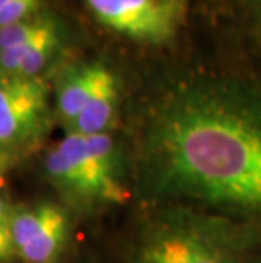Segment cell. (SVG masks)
Instances as JSON below:
<instances>
[{
  "label": "cell",
  "mask_w": 261,
  "mask_h": 263,
  "mask_svg": "<svg viewBox=\"0 0 261 263\" xmlns=\"http://www.w3.org/2000/svg\"><path fill=\"white\" fill-rule=\"evenodd\" d=\"M149 158L168 195L261 219V95L190 85L153 121Z\"/></svg>",
  "instance_id": "cell-1"
},
{
  "label": "cell",
  "mask_w": 261,
  "mask_h": 263,
  "mask_svg": "<svg viewBox=\"0 0 261 263\" xmlns=\"http://www.w3.org/2000/svg\"><path fill=\"white\" fill-rule=\"evenodd\" d=\"M44 175L61 195L80 205L122 204L129 197L110 134L66 133L46 151Z\"/></svg>",
  "instance_id": "cell-2"
},
{
  "label": "cell",
  "mask_w": 261,
  "mask_h": 263,
  "mask_svg": "<svg viewBox=\"0 0 261 263\" xmlns=\"http://www.w3.org/2000/svg\"><path fill=\"white\" fill-rule=\"evenodd\" d=\"M236 234L197 214H173L151 228L136 263H244Z\"/></svg>",
  "instance_id": "cell-3"
},
{
  "label": "cell",
  "mask_w": 261,
  "mask_h": 263,
  "mask_svg": "<svg viewBox=\"0 0 261 263\" xmlns=\"http://www.w3.org/2000/svg\"><path fill=\"white\" fill-rule=\"evenodd\" d=\"M51 85L44 77L0 75V151L24 158L46 136L53 122Z\"/></svg>",
  "instance_id": "cell-4"
},
{
  "label": "cell",
  "mask_w": 261,
  "mask_h": 263,
  "mask_svg": "<svg viewBox=\"0 0 261 263\" xmlns=\"http://www.w3.org/2000/svg\"><path fill=\"white\" fill-rule=\"evenodd\" d=\"M107 29L139 43L170 41L185 19V0H83Z\"/></svg>",
  "instance_id": "cell-5"
},
{
  "label": "cell",
  "mask_w": 261,
  "mask_h": 263,
  "mask_svg": "<svg viewBox=\"0 0 261 263\" xmlns=\"http://www.w3.org/2000/svg\"><path fill=\"white\" fill-rule=\"evenodd\" d=\"M63 44L59 22H53L39 36L0 51V75L34 78L43 77L44 70L58 57Z\"/></svg>",
  "instance_id": "cell-6"
},
{
  "label": "cell",
  "mask_w": 261,
  "mask_h": 263,
  "mask_svg": "<svg viewBox=\"0 0 261 263\" xmlns=\"http://www.w3.org/2000/svg\"><path fill=\"white\" fill-rule=\"evenodd\" d=\"M109 71L104 63L93 61L66 70L58 80L54 87V116L66 129L80 116Z\"/></svg>",
  "instance_id": "cell-7"
},
{
  "label": "cell",
  "mask_w": 261,
  "mask_h": 263,
  "mask_svg": "<svg viewBox=\"0 0 261 263\" xmlns=\"http://www.w3.org/2000/svg\"><path fill=\"white\" fill-rule=\"evenodd\" d=\"M117 104L119 83L110 70L66 133L109 134V129L114 126L115 116H117Z\"/></svg>",
  "instance_id": "cell-8"
},
{
  "label": "cell",
  "mask_w": 261,
  "mask_h": 263,
  "mask_svg": "<svg viewBox=\"0 0 261 263\" xmlns=\"http://www.w3.org/2000/svg\"><path fill=\"white\" fill-rule=\"evenodd\" d=\"M14 205L9 202L7 197L0 194V263H7L15 258L12 241H10V216Z\"/></svg>",
  "instance_id": "cell-9"
},
{
  "label": "cell",
  "mask_w": 261,
  "mask_h": 263,
  "mask_svg": "<svg viewBox=\"0 0 261 263\" xmlns=\"http://www.w3.org/2000/svg\"><path fill=\"white\" fill-rule=\"evenodd\" d=\"M17 163H19V158H15V156L5 153V151H0V187L5 183L9 173L14 170V166Z\"/></svg>",
  "instance_id": "cell-10"
},
{
  "label": "cell",
  "mask_w": 261,
  "mask_h": 263,
  "mask_svg": "<svg viewBox=\"0 0 261 263\" xmlns=\"http://www.w3.org/2000/svg\"><path fill=\"white\" fill-rule=\"evenodd\" d=\"M9 2H10V0H0V10H2V9H4V5H5V4H9Z\"/></svg>",
  "instance_id": "cell-11"
}]
</instances>
